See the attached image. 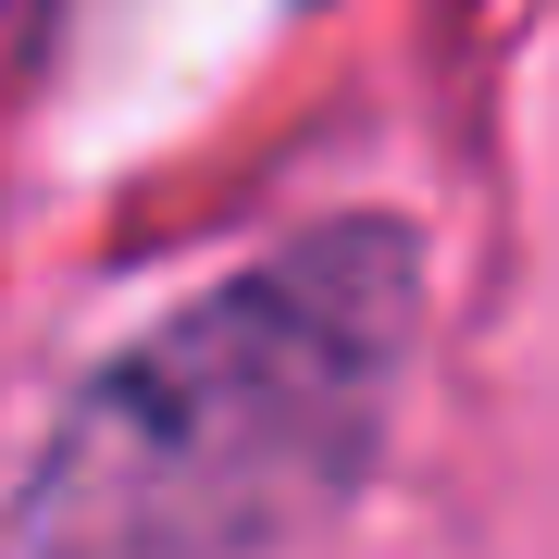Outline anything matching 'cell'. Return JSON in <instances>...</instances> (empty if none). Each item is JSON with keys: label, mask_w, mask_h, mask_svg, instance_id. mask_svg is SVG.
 Listing matches in <instances>:
<instances>
[{"label": "cell", "mask_w": 559, "mask_h": 559, "mask_svg": "<svg viewBox=\"0 0 559 559\" xmlns=\"http://www.w3.org/2000/svg\"><path fill=\"white\" fill-rule=\"evenodd\" d=\"M423 261L399 224H323L124 348L25 485L50 547H274L360 498L399 423Z\"/></svg>", "instance_id": "cell-1"}]
</instances>
